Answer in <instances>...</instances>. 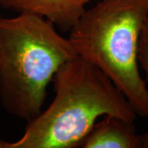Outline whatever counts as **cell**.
I'll return each instance as SVG.
<instances>
[{"mask_svg": "<svg viewBox=\"0 0 148 148\" xmlns=\"http://www.w3.org/2000/svg\"><path fill=\"white\" fill-rule=\"evenodd\" d=\"M54 97L46 110L27 123L25 132L5 148L81 147L97 119L105 115L134 122L138 114L101 69L76 55L52 80Z\"/></svg>", "mask_w": 148, "mask_h": 148, "instance_id": "6da1fadb", "label": "cell"}, {"mask_svg": "<svg viewBox=\"0 0 148 148\" xmlns=\"http://www.w3.org/2000/svg\"><path fill=\"white\" fill-rule=\"evenodd\" d=\"M77 53L44 16L21 12L0 16V103L8 114L29 123L42 112L47 86Z\"/></svg>", "mask_w": 148, "mask_h": 148, "instance_id": "7a4b0ae2", "label": "cell"}, {"mask_svg": "<svg viewBox=\"0 0 148 148\" xmlns=\"http://www.w3.org/2000/svg\"><path fill=\"white\" fill-rule=\"evenodd\" d=\"M148 0H100L69 32L77 56L106 73L138 116H148V86L140 73L138 47Z\"/></svg>", "mask_w": 148, "mask_h": 148, "instance_id": "3957f363", "label": "cell"}, {"mask_svg": "<svg viewBox=\"0 0 148 148\" xmlns=\"http://www.w3.org/2000/svg\"><path fill=\"white\" fill-rule=\"evenodd\" d=\"M95 0H3L0 7L17 13L31 12L44 16L59 31L69 32Z\"/></svg>", "mask_w": 148, "mask_h": 148, "instance_id": "277c9868", "label": "cell"}, {"mask_svg": "<svg viewBox=\"0 0 148 148\" xmlns=\"http://www.w3.org/2000/svg\"><path fill=\"white\" fill-rule=\"evenodd\" d=\"M83 148H141L142 138L134 122L105 115L95 123L81 145Z\"/></svg>", "mask_w": 148, "mask_h": 148, "instance_id": "5b68a950", "label": "cell"}, {"mask_svg": "<svg viewBox=\"0 0 148 148\" xmlns=\"http://www.w3.org/2000/svg\"><path fill=\"white\" fill-rule=\"evenodd\" d=\"M138 62L139 66L143 70L146 76V82L148 84V19L143 26L141 33L138 47ZM142 148H148V132L141 135Z\"/></svg>", "mask_w": 148, "mask_h": 148, "instance_id": "8992f818", "label": "cell"}, {"mask_svg": "<svg viewBox=\"0 0 148 148\" xmlns=\"http://www.w3.org/2000/svg\"><path fill=\"white\" fill-rule=\"evenodd\" d=\"M6 144H7V142H4L0 139V148H5Z\"/></svg>", "mask_w": 148, "mask_h": 148, "instance_id": "52a82bcc", "label": "cell"}, {"mask_svg": "<svg viewBox=\"0 0 148 148\" xmlns=\"http://www.w3.org/2000/svg\"><path fill=\"white\" fill-rule=\"evenodd\" d=\"M2 1H3V0H0V5H1V3H2Z\"/></svg>", "mask_w": 148, "mask_h": 148, "instance_id": "ba28073f", "label": "cell"}]
</instances>
